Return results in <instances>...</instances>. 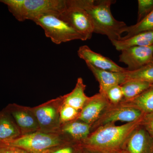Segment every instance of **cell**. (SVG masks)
<instances>
[{
	"label": "cell",
	"mask_w": 153,
	"mask_h": 153,
	"mask_svg": "<svg viewBox=\"0 0 153 153\" xmlns=\"http://www.w3.org/2000/svg\"><path fill=\"white\" fill-rule=\"evenodd\" d=\"M74 4L84 9L91 17L94 26V33L105 35L111 41H119L128 26L115 19L111 14V6L115 2L112 0H71Z\"/></svg>",
	"instance_id": "6da1fadb"
},
{
	"label": "cell",
	"mask_w": 153,
	"mask_h": 153,
	"mask_svg": "<svg viewBox=\"0 0 153 153\" xmlns=\"http://www.w3.org/2000/svg\"><path fill=\"white\" fill-rule=\"evenodd\" d=\"M142 119L121 126L112 123L100 127L91 133L82 142V146L101 153H113L124 149L129 137L140 124Z\"/></svg>",
	"instance_id": "7a4b0ae2"
},
{
	"label": "cell",
	"mask_w": 153,
	"mask_h": 153,
	"mask_svg": "<svg viewBox=\"0 0 153 153\" xmlns=\"http://www.w3.org/2000/svg\"><path fill=\"white\" fill-rule=\"evenodd\" d=\"M18 21H33L45 14L57 15L67 6L66 0H0Z\"/></svg>",
	"instance_id": "3957f363"
},
{
	"label": "cell",
	"mask_w": 153,
	"mask_h": 153,
	"mask_svg": "<svg viewBox=\"0 0 153 153\" xmlns=\"http://www.w3.org/2000/svg\"><path fill=\"white\" fill-rule=\"evenodd\" d=\"M67 142L60 133L38 131L2 144L21 148L31 153H49L54 148Z\"/></svg>",
	"instance_id": "277c9868"
},
{
	"label": "cell",
	"mask_w": 153,
	"mask_h": 153,
	"mask_svg": "<svg viewBox=\"0 0 153 153\" xmlns=\"http://www.w3.org/2000/svg\"><path fill=\"white\" fill-rule=\"evenodd\" d=\"M44 31L53 43L60 44L73 40L84 41V38L71 26L52 14H45L33 20Z\"/></svg>",
	"instance_id": "5b68a950"
},
{
	"label": "cell",
	"mask_w": 153,
	"mask_h": 153,
	"mask_svg": "<svg viewBox=\"0 0 153 153\" xmlns=\"http://www.w3.org/2000/svg\"><path fill=\"white\" fill-rule=\"evenodd\" d=\"M63 104L62 96L49 100L38 106L31 107L39 126V131L59 133L61 124L60 109Z\"/></svg>",
	"instance_id": "8992f818"
},
{
	"label": "cell",
	"mask_w": 153,
	"mask_h": 153,
	"mask_svg": "<svg viewBox=\"0 0 153 153\" xmlns=\"http://www.w3.org/2000/svg\"><path fill=\"white\" fill-rule=\"evenodd\" d=\"M66 7L55 16L79 33L84 41L90 39L94 29L89 14L84 9L74 4L71 0H66Z\"/></svg>",
	"instance_id": "52a82bcc"
},
{
	"label": "cell",
	"mask_w": 153,
	"mask_h": 153,
	"mask_svg": "<svg viewBox=\"0 0 153 153\" xmlns=\"http://www.w3.org/2000/svg\"><path fill=\"white\" fill-rule=\"evenodd\" d=\"M144 115L141 111L134 108L120 104H110L91 126V132L102 126L115 124L117 121L126 122L127 123L137 121L141 119Z\"/></svg>",
	"instance_id": "ba28073f"
},
{
	"label": "cell",
	"mask_w": 153,
	"mask_h": 153,
	"mask_svg": "<svg viewBox=\"0 0 153 153\" xmlns=\"http://www.w3.org/2000/svg\"><path fill=\"white\" fill-rule=\"evenodd\" d=\"M5 109L12 116L22 135L39 131L38 121L31 107L13 103Z\"/></svg>",
	"instance_id": "9c48e42d"
},
{
	"label": "cell",
	"mask_w": 153,
	"mask_h": 153,
	"mask_svg": "<svg viewBox=\"0 0 153 153\" xmlns=\"http://www.w3.org/2000/svg\"><path fill=\"white\" fill-rule=\"evenodd\" d=\"M121 52L119 60L127 66L128 71L137 70L153 60V45L129 47Z\"/></svg>",
	"instance_id": "30bf717a"
},
{
	"label": "cell",
	"mask_w": 153,
	"mask_h": 153,
	"mask_svg": "<svg viewBox=\"0 0 153 153\" xmlns=\"http://www.w3.org/2000/svg\"><path fill=\"white\" fill-rule=\"evenodd\" d=\"M110 104L105 95L99 92L89 97L80 110L78 119L91 126Z\"/></svg>",
	"instance_id": "8fae6325"
},
{
	"label": "cell",
	"mask_w": 153,
	"mask_h": 153,
	"mask_svg": "<svg viewBox=\"0 0 153 153\" xmlns=\"http://www.w3.org/2000/svg\"><path fill=\"white\" fill-rule=\"evenodd\" d=\"M77 54L85 63L99 69L117 72H125L127 70L126 68L119 66L108 57L94 52L87 45L79 47Z\"/></svg>",
	"instance_id": "7c38bea8"
},
{
	"label": "cell",
	"mask_w": 153,
	"mask_h": 153,
	"mask_svg": "<svg viewBox=\"0 0 153 153\" xmlns=\"http://www.w3.org/2000/svg\"><path fill=\"white\" fill-rule=\"evenodd\" d=\"M124 149L129 153H153V139L140 124L129 137Z\"/></svg>",
	"instance_id": "4fadbf2b"
},
{
	"label": "cell",
	"mask_w": 153,
	"mask_h": 153,
	"mask_svg": "<svg viewBox=\"0 0 153 153\" xmlns=\"http://www.w3.org/2000/svg\"><path fill=\"white\" fill-rule=\"evenodd\" d=\"M91 126L79 119L61 125L59 131L68 142H82L91 132Z\"/></svg>",
	"instance_id": "5bb4252c"
},
{
	"label": "cell",
	"mask_w": 153,
	"mask_h": 153,
	"mask_svg": "<svg viewBox=\"0 0 153 153\" xmlns=\"http://www.w3.org/2000/svg\"><path fill=\"white\" fill-rule=\"evenodd\" d=\"M87 67L93 73L100 86V93L104 94L111 87L116 85H120L126 81L125 72H113L99 69L88 63Z\"/></svg>",
	"instance_id": "9a60e30c"
},
{
	"label": "cell",
	"mask_w": 153,
	"mask_h": 153,
	"mask_svg": "<svg viewBox=\"0 0 153 153\" xmlns=\"http://www.w3.org/2000/svg\"><path fill=\"white\" fill-rule=\"evenodd\" d=\"M22 136L12 116L4 108L0 111V144L11 141Z\"/></svg>",
	"instance_id": "2e32d148"
},
{
	"label": "cell",
	"mask_w": 153,
	"mask_h": 153,
	"mask_svg": "<svg viewBox=\"0 0 153 153\" xmlns=\"http://www.w3.org/2000/svg\"><path fill=\"white\" fill-rule=\"evenodd\" d=\"M86 86L82 78L79 77L74 89L70 93L62 96L63 104L81 110L89 98L85 94Z\"/></svg>",
	"instance_id": "e0dca14e"
},
{
	"label": "cell",
	"mask_w": 153,
	"mask_h": 153,
	"mask_svg": "<svg viewBox=\"0 0 153 153\" xmlns=\"http://www.w3.org/2000/svg\"><path fill=\"white\" fill-rule=\"evenodd\" d=\"M111 43L118 51L132 47H147L153 45V31L143 32L130 38Z\"/></svg>",
	"instance_id": "ac0fdd59"
},
{
	"label": "cell",
	"mask_w": 153,
	"mask_h": 153,
	"mask_svg": "<svg viewBox=\"0 0 153 153\" xmlns=\"http://www.w3.org/2000/svg\"><path fill=\"white\" fill-rule=\"evenodd\" d=\"M120 104L137 108L144 114L153 113V85L134 99L122 102Z\"/></svg>",
	"instance_id": "d6986e66"
},
{
	"label": "cell",
	"mask_w": 153,
	"mask_h": 153,
	"mask_svg": "<svg viewBox=\"0 0 153 153\" xmlns=\"http://www.w3.org/2000/svg\"><path fill=\"white\" fill-rule=\"evenodd\" d=\"M152 85L149 82L141 80L132 79L126 81L120 85L123 94L122 102L134 99Z\"/></svg>",
	"instance_id": "ffe728a7"
},
{
	"label": "cell",
	"mask_w": 153,
	"mask_h": 153,
	"mask_svg": "<svg viewBox=\"0 0 153 153\" xmlns=\"http://www.w3.org/2000/svg\"><path fill=\"white\" fill-rule=\"evenodd\" d=\"M149 31H153V10L140 22L127 26L125 31L126 35L122 37L120 40H126L139 33Z\"/></svg>",
	"instance_id": "44dd1931"
},
{
	"label": "cell",
	"mask_w": 153,
	"mask_h": 153,
	"mask_svg": "<svg viewBox=\"0 0 153 153\" xmlns=\"http://www.w3.org/2000/svg\"><path fill=\"white\" fill-rule=\"evenodd\" d=\"M126 81L139 80L149 82L153 85V60L147 65L133 71L126 70L125 72Z\"/></svg>",
	"instance_id": "7402d4cb"
},
{
	"label": "cell",
	"mask_w": 153,
	"mask_h": 153,
	"mask_svg": "<svg viewBox=\"0 0 153 153\" xmlns=\"http://www.w3.org/2000/svg\"><path fill=\"white\" fill-rule=\"evenodd\" d=\"M80 111L63 103L60 109L61 124L78 119Z\"/></svg>",
	"instance_id": "603a6c76"
},
{
	"label": "cell",
	"mask_w": 153,
	"mask_h": 153,
	"mask_svg": "<svg viewBox=\"0 0 153 153\" xmlns=\"http://www.w3.org/2000/svg\"><path fill=\"white\" fill-rule=\"evenodd\" d=\"M111 105L120 104L123 100V94L120 85H116L109 88L105 94Z\"/></svg>",
	"instance_id": "cb8c5ba5"
},
{
	"label": "cell",
	"mask_w": 153,
	"mask_h": 153,
	"mask_svg": "<svg viewBox=\"0 0 153 153\" xmlns=\"http://www.w3.org/2000/svg\"><path fill=\"white\" fill-rule=\"evenodd\" d=\"M83 148L81 143L67 142L54 148L49 153H79Z\"/></svg>",
	"instance_id": "d4e9b609"
},
{
	"label": "cell",
	"mask_w": 153,
	"mask_h": 153,
	"mask_svg": "<svg viewBox=\"0 0 153 153\" xmlns=\"http://www.w3.org/2000/svg\"><path fill=\"white\" fill-rule=\"evenodd\" d=\"M137 23L140 22L153 10V0H138Z\"/></svg>",
	"instance_id": "484cf974"
},
{
	"label": "cell",
	"mask_w": 153,
	"mask_h": 153,
	"mask_svg": "<svg viewBox=\"0 0 153 153\" xmlns=\"http://www.w3.org/2000/svg\"><path fill=\"white\" fill-rule=\"evenodd\" d=\"M140 125L153 139V112L144 115Z\"/></svg>",
	"instance_id": "4316f807"
},
{
	"label": "cell",
	"mask_w": 153,
	"mask_h": 153,
	"mask_svg": "<svg viewBox=\"0 0 153 153\" xmlns=\"http://www.w3.org/2000/svg\"><path fill=\"white\" fill-rule=\"evenodd\" d=\"M0 153H31L23 149L5 144H0Z\"/></svg>",
	"instance_id": "83f0119b"
},
{
	"label": "cell",
	"mask_w": 153,
	"mask_h": 153,
	"mask_svg": "<svg viewBox=\"0 0 153 153\" xmlns=\"http://www.w3.org/2000/svg\"><path fill=\"white\" fill-rule=\"evenodd\" d=\"M79 153H101L97 151L92 150L83 147Z\"/></svg>",
	"instance_id": "f1b7e54d"
},
{
	"label": "cell",
	"mask_w": 153,
	"mask_h": 153,
	"mask_svg": "<svg viewBox=\"0 0 153 153\" xmlns=\"http://www.w3.org/2000/svg\"><path fill=\"white\" fill-rule=\"evenodd\" d=\"M113 153H129L125 149L120 150L118 151L117 152H115Z\"/></svg>",
	"instance_id": "f546056e"
}]
</instances>
